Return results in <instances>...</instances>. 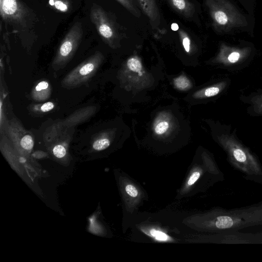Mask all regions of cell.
Masks as SVG:
<instances>
[{"instance_id": "cell-4", "label": "cell", "mask_w": 262, "mask_h": 262, "mask_svg": "<svg viewBox=\"0 0 262 262\" xmlns=\"http://www.w3.org/2000/svg\"><path fill=\"white\" fill-rule=\"evenodd\" d=\"M90 18L102 40L112 48H115L120 39L116 23L100 5L94 3L90 10Z\"/></svg>"}, {"instance_id": "cell-21", "label": "cell", "mask_w": 262, "mask_h": 262, "mask_svg": "<svg viewBox=\"0 0 262 262\" xmlns=\"http://www.w3.org/2000/svg\"><path fill=\"white\" fill-rule=\"evenodd\" d=\"M234 158L239 162L244 163L246 160V156L244 152L238 148L235 149L233 151Z\"/></svg>"}, {"instance_id": "cell-19", "label": "cell", "mask_w": 262, "mask_h": 262, "mask_svg": "<svg viewBox=\"0 0 262 262\" xmlns=\"http://www.w3.org/2000/svg\"><path fill=\"white\" fill-rule=\"evenodd\" d=\"M49 3L57 10L62 12H67L69 9V3L66 0H50Z\"/></svg>"}, {"instance_id": "cell-12", "label": "cell", "mask_w": 262, "mask_h": 262, "mask_svg": "<svg viewBox=\"0 0 262 262\" xmlns=\"http://www.w3.org/2000/svg\"><path fill=\"white\" fill-rule=\"evenodd\" d=\"M55 107V104L51 101L46 102L40 104H34L29 106V111L35 115H41L49 112Z\"/></svg>"}, {"instance_id": "cell-23", "label": "cell", "mask_w": 262, "mask_h": 262, "mask_svg": "<svg viewBox=\"0 0 262 262\" xmlns=\"http://www.w3.org/2000/svg\"><path fill=\"white\" fill-rule=\"evenodd\" d=\"M125 191L128 195L133 198L136 197L138 194L137 189L132 184H128L125 186Z\"/></svg>"}, {"instance_id": "cell-13", "label": "cell", "mask_w": 262, "mask_h": 262, "mask_svg": "<svg viewBox=\"0 0 262 262\" xmlns=\"http://www.w3.org/2000/svg\"><path fill=\"white\" fill-rule=\"evenodd\" d=\"M97 135L93 142V148L96 151H101L107 148L110 145L111 141L106 134L102 133Z\"/></svg>"}, {"instance_id": "cell-2", "label": "cell", "mask_w": 262, "mask_h": 262, "mask_svg": "<svg viewBox=\"0 0 262 262\" xmlns=\"http://www.w3.org/2000/svg\"><path fill=\"white\" fill-rule=\"evenodd\" d=\"M103 60V54L96 51L64 76L61 86L71 90L83 85L94 76Z\"/></svg>"}, {"instance_id": "cell-11", "label": "cell", "mask_w": 262, "mask_h": 262, "mask_svg": "<svg viewBox=\"0 0 262 262\" xmlns=\"http://www.w3.org/2000/svg\"><path fill=\"white\" fill-rule=\"evenodd\" d=\"M5 89L1 84V99H0V133L1 135L5 134L9 120H7L6 112L5 99L6 97Z\"/></svg>"}, {"instance_id": "cell-8", "label": "cell", "mask_w": 262, "mask_h": 262, "mask_svg": "<svg viewBox=\"0 0 262 262\" xmlns=\"http://www.w3.org/2000/svg\"><path fill=\"white\" fill-rule=\"evenodd\" d=\"M144 14L149 19L153 30H159L161 17L156 0H137Z\"/></svg>"}, {"instance_id": "cell-17", "label": "cell", "mask_w": 262, "mask_h": 262, "mask_svg": "<svg viewBox=\"0 0 262 262\" xmlns=\"http://www.w3.org/2000/svg\"><path fill=\"white\" fill-rule=\"evenodd\" d=\"M215 224L219 229H227L233 225V221L230 216H220L217 217Z\"/></svg>"}, {"instance_id": "cell-6", "label": "cell", "mask_w": 262, "mask_h": 262, "mask_svg": "<svg viewBox=\"0 0 262 262\" xmlns=\"http://www.w3.org/2000/svg\"><path fill=\"white\" fill-rule=\"evenodd\" d=\"M1 15L9 23L21 24L27 14L24 6L18 0H0Z\"/></svg>"}, {"instance_id": "cell-22", "label": "cell", "mask_w": 262, "mask_h": 262, "mask_svg": "<svg viewBox=\"0 0 262 262\" xmlns=\"http://www.w3.org/2000/svg\"><path fill=\"white\" fill-rule=\"evenodd\" d=\"M220 92L217 87H210L203 91V94L205 97H211L217 95Z\"/></svg>"}, {"instance_id": "cell-14", "label": "cell", "mask_w": 262, "mask_h": 262, "mask_svg": "<svg viewBox=\"0 0 262 262\" xmlns=\"http://www.w3.org/2000/svg\"><path fill=\"white\" fill-rule=\"evenodd\" d=\"M135 17L139 18L141 12L134 0H116Z\"/></svg>"}, {"instance_id": "cell-24", "label": "cell", "mask_w": 262, "mask_h": 262, "mask_svg": "<svg viewBox=\"0 0 262 262\" xmlns=\"http://www.w3.org/2000/svg\"><path fill=\"white\" fill-rule=\"evenodd\" d=\"M150 234L155 236L156 238L159 240L166 241L168 238V235L159 231L152 230L150 231Z\"/></svg>"}, {"instance_id": "cell-1", "label": "cell", "mask_w": 262, "mask_h": 262, "mask_svg": "<svg viewBox=\"0 0 262 262\" xmlns=\"http://www.w3.org/2000/svg\"><path fill=\"white\" fill-rule=\"evenodd\" d=\"M213 25L219 32H228L233 28L246 26L245 17L228 0H205Z\"/></svg>"}, {"instance_id": "cell-18", "label": "cell", "mask_w": 262, "mask_h": 262, "mask_svg": "<svg viewBox=\"0 0 262 262\" xmlns=\"http://www.w3.org/2000/svg\"><path fill=\"white\" fill-rule=\"evenodd\" d=\"M128 69L133 72H140L142 70V64L140 60L137 57L130 58L127 61Z\"/></svg>"}, {"instance_id": "cell-10", "label": "cell", "mask_w": 262, "mask_h": 262, "mask_svg": "<svg viewBox=\"0 0 262 262\" xmlns=\"http://www.w3.org/2000/svg\"><path fill=\"white\" fill-rule=\"evenodd\" d=\"M170 6L179 14L189 18L195 12L194 7L188 0H167Z\"/></svg>"}, {"instance_id": "cell-7", "label": "cell", "mask_w": 262, "mask_h": 262, "mask_svg": "<svg viewBox=\"0 0 262 262\" xmlns=\"http://www.w3.org/2000/svg\"><path fill=\"white\" fill-rule=\"evenodd\" d=\"M95 105H88L77 110L66 119L61 120L62 124L68 127H75L93 117L96 112Z\"/></svg>"}, {"instance_id": "cell-5", "label": "cell", "mask_w": 262, "mask_h": 262, "mask_svg": "<svg viewBox=\"0 0 262 262\" xmlns=\"http://www.w3.org/2000/svg\"><path fill=\"white\" fill-rule=\"evenodd\" d=\"M5 135L17 148L26 153L33 149L34 141L33 134L27 130L21 122L16 118L9 120Z\"/></svg>"}, {"instance_id": "cell-26", "label": "cell", "mask_w": 262, "mask_h": 262, "mask_svg": "<svg viewBox=\"0 0 262 262\" xmlns=\"http://www.w3.org/2000/svg\"><path fill=\"white\" fill-rule=\"evenodd\" d=\"M200 176V173L198 171L194 172L190 176L189 179L187 184L188 185H191L193 184Z\"/></svg>"}, {"instance_id": "cell-16", "label": "cell", "mask_w": 262, "mask_h": 262, "mask_svg": "<svg viewBox=\"0 0 262 262\" xmlns=\"http://www.w3.org/2000/svg\"><path fill=\"white\" fill-rule=\"evenodd\" d=\"M178 34L185 51L189 53L191 51V41L189 36L183 29L178 30Z\"/></svg>"}, {"instance_id": "cell-25", "label": "cell", "mask_w": 262, "mask_h": 262, "mask_svg": "<svg viewBox=\"0 0 262 262\" xmlns=\"http://www.w3.org/2000/svg\"><path fill=\"white\" fill-rule=\"evenodd\" d=\"M240 56V53L237 51H233L229 54L228 59L230 62L234 63L239 59Z\"/></svg>"}, {"instance_id": "cell-15", "label": "cell", "mask_w": 262, "mask_h": 262, "mask_svg": "<svg viewBox=\"0 0 262 262\" xmlns=\"http://www.w3.org/2000/svg\"><path fill=\"white\" fill-rule=\"evenodd\" d=\"M173 81L176 87L180 90H187L191 87L190 81L184 75L174 78Z\"/></svg>"}, {"instance_id": "cell-3", "label": "cell", "mask_w": 262, "mask_h": 262, "mask_svg": "<svg viewBox=\"0 0 262 262\" xmlns=\"http://www.w3.org/2000/svg\"><path fill=\"white\" fill-rule=\"evenodd\" d=\"M83 34L82 24L74 23L62 40L52 62L54 72L63 69L72 59L82 38Z\"/></svg>"}, {"instance_id": "cell-20", "label": "cell", "mask_w": 262, "mask_h": 262, "mask_svg": "<svg viewBox=\"0 0 262 262\" xmlns=\"http://www.w3.org/2000/svg\"><path fill=\"white\" fill-rule=\"evenodd\" d=\"M169 128V123L165 120H160L155 126L154 131L158 135L164 134Z\"/></svg>"}, {"instance_id": "cell-9", "label": "cell", "mask_w": 262, "mask_h": 262, "mask_svg": "<svg viewBox=\"0 0 262 262\" xmlns=\"http://www.w3.org/2000/svg\"><path fill=\"white\" fill-rule=\"evenodd\" d=\"M52 88L48 81L44 80L38 82L32 89L31 97L37 102H43L51 96Z\"/></svg>"}]
</instances>
